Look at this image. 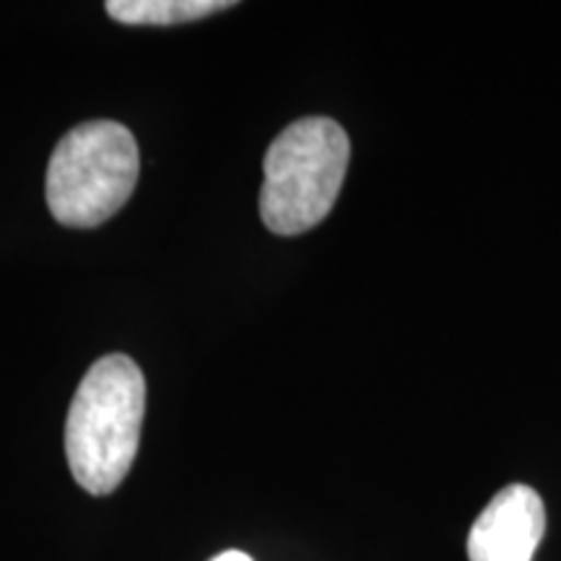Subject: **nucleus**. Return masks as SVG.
Returning a JSON list of instances; mask_svg holds the SVG:
<instances>
[{"mask_svg":"<svg viewBox=\"0 0 561 561\" xmlns=\"http://www.w3.org/2000/svg\"><path fill=\"white\" fill-rule=\"evenodd\" d=\"M138 174V144L123 123H81L60 138L47 164V206L62 227L94 229L130 201Z\"/></svg>","mask_w":561,"mask_h":561,"instance_id":"nucleus-3","label":"nucleus"},{"mask_svg":"<svg viewBox=\"0 0 561 561\" xmlns=\"http://www.w3.org/2000/svg\"><path fill=\"white\" fill-rule=\"evenodd\" d=\"M546 510L538 491L525 483L504 486L468 533L471 561H533L543 541Z\"/></svg>","mask_w":561,"mask_h":561,"instance_id":"nucleus-4","label":"nucleus"},{"mask_svg":"<svg viewBox=\"0 0 561 561\" xmlns=\"http://www.w3.org/2000/svg\"><path fill=\"white\" fill-rule=\"evenodd\" d=\"M210 561H252V557H250V553H244V551L229 549V551H221V553H216V557L210 559Z\"/></svg>","mask_w":561,"mask_h":561,"instance_id":"nucleus-6","label":"nucleus"},{"mask_svg":"<svg viewBox=\"0 0 561 561\" xmlns=\"http://www.w3.org/2000/svg\"><path fill=\"white\" fill-rule=\"evenodd\" d=\"M146 416L144 371L130 356L110 354L91 364L70 401L66 458L76 483L107 496L130 473Z\"/></svg>","mask_w":561,"mask_h":561,"instance_id":"nucleus-1","label":"nucleus"},{"mask_svg":"<svg viewBox=\"0 0 561 561\" xmlns=\"http://www.w3.org/2000/svg\"><path fill=\"white\" fill-rule=\"evenodd\" d=\"M351 144L331 117H301L265 151L261 219L273 234L297 237L331 214L346 180Z\"/></svg>","mask_w":561,"mask_h":561,"instance_id":"nucleus-2","label":"nucleus"},{"mask_svg":"<svg viewBox=\"0 0 561 561\" xmlns=\"http://www.w3.org/2000/svg\"><path fill=\"white\" fill-rule=\"evenodd\" d=\"M227 0H107L110 19L130 26H174L231 9Z\"/></svg>","mask_w":561,"mask_h":561,"instance_id":"nucleus-5","label":"nucleus"}]
</instances>
